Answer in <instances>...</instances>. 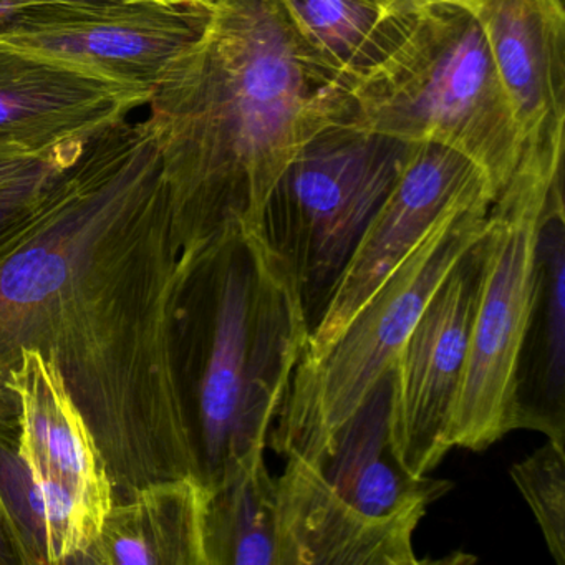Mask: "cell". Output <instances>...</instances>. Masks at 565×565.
<instances>
[{
	"label": "cell",
	"mask_w": 565,
	"mask_h": 565,
	"mask_svg": "<svg viewBox=\"0 0 565 565\" xmlns=\"http://www.w3.org/2000/svg\"><path fill=\"white\" fill-rule=\"evenodd\" d=\"M184 280L148 120L85 141L0 243V415H18L6 382L19 353L39 350L84 413L115 501L200 479L181 369Z\"/></svg>",
	"instance_id": "cell-1"
},
{
	"label": "cell",
	"mask_w": 565,
	"mask_h": 565,
	"mask_svg": "<svg viewBox=\"0 0 565 565\" xmlns=\"http://www.w3.org/2000/svg\"><path fill=\"white\" fill-rule=\"evenodd\" d=\"M322 88L279 0H211L147 105L184 253L263 230L277 181L330 125Z\"/></svg>",
	"instance_id": "cell-2"
},
{
	"label": "cell",
	"mask_w": 565,
	"mask_h": 565,
	"mask_svg": "<svg viewBox=\"0 0 565 565\" xmlns=\"http://www.w3.org/2000/svg\"><path fill=\"white\" fill-rule=\"evenodd\" d=\"M181 369L200 479L266 451L310 335L299 284L263 230L186 250Z\"/></svg>",
	"instance_id": "cell-3"
},
{
	"label": "cell",
	"mask_w": 565,
	"mask_h": 565,
	"mask_svg": "<svg viewBox=\"0 0 565 565\" xmlns=\"http://www.w3.org/2000/svg\"><path fill=\"white\" fill-rule=\"evenodd\" d=\"M330 125H347L406 145H438L462 154L492 191L521 160V131L478 22L441 6L416 15L375 67L342 88H322Z\"/></svg>",
	"instance_id": "cell-4"
},
{
	"label": "cell",
	"mask_w": 565,
	"mask_h": 565,
	"mask_svg": "<svg viewBox=\"0 0 565 565\" xmlns=\"http://www.w3.org/2000/svg\"><path fill=\"white\" fill-rule=\"evenodd\" d=\"M564 147L565 125L525 140L489 207L481 290L449 425L452 448L484 451L514 431L515 370L534 292L539 226L552 188L564 180Z\"/></svg>",
	"instance_id": "cell-5"
},
{
	"label": "cell",
	"mask_w": 565,
	"mask_h": 565,
	"mask_svg": "<svg viewBox=\"0 0 565 565\" xmlns=\"http://www.w3.org/2000/svg\"><path fill=\"white\" fill-rule=\"evenodd\" d=\"M492 201L481 198L443 217L319 360H299L274 429L280 455L312 461L393 369L441 280L484 233Z\"/></svg>",
	"instance_id": "cell-6"
},
{
	"label": "cell",
	"mask_w": 565,
	"mask_h": 565,
	"mask_svg": "<svg viewBox=\"0 0 565 565\" xmlns=\"http://www.w3.org/2000/svg\"><path fill=\"white\" fill-rule=\"evenodd\" d=\"M406 151L408 145L395 138L329 125L302 145L274 186L264 236L296 276L310 332Z\"/></svg>",
	"instance_id": "cell-7"
},
{
	"label": "cell",
	"mask_w": 565,
	"mask_h": 565,
	"mask_svg": "<svg viewBox=\"0 0 565 565\" xmlns=\"http://www.w3.org/2000/svg\"><path fill=\"white\" fill-rule=\"evenodd\" d=\"M482 270L481 236L441 280L393 363V449L399 465L415 478L431 472L452 448L449 425L465 372Z\"/></svg>",
	"instance_id": "cell-8"
},
{
	"label": "cell",
	"mask_w": 565,
	"mask_h": 565,
	"mask_svg": "<svg viewBox=\"0 0 565 565\" xmlns=\"http://www.w3.org/2000/svg\"><path fill=\"white\" fill-rule=\"evenodd\" d=\"M481 198L495 194L468 158L438 145H408L395 184L356 243L300 359L319 360L433 227Z\"/></svg>",
	"instance_id": "cell-9"
},
{
	"label": "cell",
	"mask_w": 565,
	"mask_h": 565,
	"mask_svg": "<svg viewBox=\"0 0 565 565\" xmlns=\"http://www.w3.org/2000/svg\"><path fill=\"white\" fill-rule=\"evenodd\" d=\"M206 18L207 6L105 0L32 12L0 29V41L107 81L154 88Z\"/></svg>",
	"instance_id": "cell-10"
},
{
	"label": "cell",
	"mask_w": 565,
	"mask_h": 565,
	"mask_svg": "<svg viewBox=\"0 0 565 565\" xmlns=\"http://www.w3.org/2000/svg\"><path fill=\"white\" fill-rule=\"evenodd\" d=\"M151 94L0 41V143L72 150L130 120Z\"/></svg>",
	"instance_id": "cell-11"
},
{
	"label": "cell",
	"mask_w": 565,
	"mask_h": 565,
	"mask_svg": "<svg viewBox=\"0 0 565 565\" xmlns=\"http://www.w3.org/2000/svg\"><path fill=\"white\" fill-rule=\"evenodd\" d=\"M277 479V565H415L425 514L370 518L340 498L313 462L287 455Z\"/></svg>",
	"instance_id": "cell-12"
},
{
	"label": "cell",
	"mask_w": 565,
	"mask_h": 565,
	"mask_svg": "<svg viewBox=\"0 0 565 565\" xmlns=\"http://www.w3.org/2000/svg\"><path fill=\"white\" fill-rule=\"evenodd\" d=\"M6 388L18 405L19 455L32 471L68 489L104 524L115 502L114 486L61 370L39 350H21Z\"/></svg>",
	"instance_id": "cell-13"
},
{
	"label": "cell",
	"mask_w": 565,
	"mask_h": 565,
	"mask_svg": "<svg viewBox=\"0 0 565 565\" xmlns=\"http://www.w3.org/2000/svg\"><path fill=\"white\" fill-rule=\"evenodd\" d=\"M522 141L565 125L564 0H471Z\"/></svg>",
	"instance_id": "cell-14"
},
{
	"label": "cell",
	"mask_w": 565,
	"mask_h": 565,
	"mask_svg": "<svg viewBox=\"0 0 565 565\" xmlns=\"http://www.w3.org/2000/svg\"><path fill=\"white\" fill-rule=\"evenodd\" d=\"M392 396L393 369L380 376L310 461L340 498L370 518L426 514L452 488V482L428 475L415 478L399 465L390 425Z\"/></svg>",
	"instance_id": "cell-15"
},
{
	"label": "cell",
	"mask_w": 565,
	"mask_h": 565,
	"mask_svg": "<svg viewBox=\"0 0 565 565\" xmlns=\"http://www.w3.org/2000/svg\"><path fill=\"white\" fill-rule=\"evenodd\" d=\"M514 429L565 445L564 180L552 188L539 226L534 292L515 370Z\"/></svg>",
	"instance_id": "cell-16"
},
{
	"label": "cell",
	"mask_w": 565,
	"mask_h": 565,
	"mask_svg": "<svg viewBox=\"0 0 565 565\" xmlns=\"http://www.w3.org/2000/svg\"><path fill=\"white\" fill-rule=\"evenodd\" d=\"M206 505L196 476L150 482L114 502L77 565H207Z\"/></svg>",
	"instance_id": "cell-17"
},
{
	"label": "cell",
	"mask_w": 565,
	"mask_h": 565,
	"mask_svg": "<svg viewBox=\"0 0 565 565\" xmlns=\"http://www.w3.org/2000/svg\"><path fill=\"white\" fill-rule=\"evenodd\" d=\"M294 38L323 87L365 75L402 41L416 15L386 0H279Z\"/></svg>",
	"instance_id": "cell-18"
},
{
	"label": "cell",
	"mask_w": 565,
	"mask_h": 565,
	"mask_svg": "<svg viewBox=\"0 0 565 565\" xmlns=\"http://www.w3.org/2000/svg\"><path fill=\"white\" fill-rule=\"evenodd\" d=\"M0 495L31 565H77L102 524L64 486L38 475L18 451V418H0Z\"/></svg>",
	"instance_id": "cell-19"
},
{
	"label": "cell",
	"mask_w": 565,
	"mask_h": 565,
	"mask_svg": "<svg viewBox=\"0 0 565 565\" xmlns=\"http://www.w3.org/2000/svg\"><path fill=\"white\" fill-rule=\"evenodd\" d=\"M264 452L207 486V565H277V479Z\"/></svg>",
	"instance_id": "cell-20"
},
{
	"label": "cell",
	"mask_w": 565,
	"mask_h": 565,
	"mask_svg": "<svg viewBox=\"0 0 565 565\" xmlns=\"http://www.w3.org/2000/svg\"><path fill=\"white\" fill-rule=\"evenodd\" d=\"M511 478L531 508L552 557L565 565V445L547 439L512 466Z\"/></svg>",
	"instance_id": "cell-21"
},
{
	"label": "cell",
	"mask_w": 565,
	"mask_h": 565,
	"mask_svg": "<svg viewBox=\"0 0 565 565\" xmlns=\"http://www.w3.org/2000/svg\"><path fill=\"white\" fill-rule=\"evenodd\" d=\"M81 147L65 151H38L19 145L0 143V207L31 203Z\"/></svg>",
	"instance_id": "cell-22"
},
{
	"label": "cell",
	"mask_w": 565,
	"mask_h": 565,
	"mask_svg": "<svg viewBox=\"0 0 565 565\" xmlns=\"http://www.w3.org/2000/svg\"><path fill=\"white\" fill-rule=\"evenodd\" d=\"M0 565H31L28 548L0 495Z\"/></svg>",
	"instance_id": "cell-23"
},
{
	"label": "cell",
	"mask_w": 565,
	"mask_h": 565,
	"mask_svg": "<svg viewBox=\"0 0 565 565\" xmlns=\"http://www.w3.org/2000/svg\"><path fill=\"white\" fill-rule=\"evenodd\" d=\"M105 0H0V29L32 12L42 9L57 8V6L94 4Z\"/></svg>",
	"instance_id": "cell-24"
},
{
	"label": "cell",
	"mask_w": 565,
	"mask_h": 565,
	"mask_svg": "<svg viewBox=\"0 0 565 565\" xmlns=\"http://www.w3.org/2000/svg\"><path fill=\"white\" fill-rule=\"evenodd\" d=\"M393 8L406 15H416L426 9L441 8V6H452V8H462L471 2V0H386Z\"/></svg>",
	"instance_id": "cell-25"
},
{
	"label": "cell",
	"mask_w": 565,
	"mask_h": 565,
	"mask_svg": "<svg viewBox=\"0 0 565 565\" xmlns=\"http://www.w3.org/2000/svg\"><path fill=\"white\" fill-rule=\"evenodd\" d=\"M28 206L29 203L24 206L0 207V243L14 231L21 217L24 216Z\"/></svg>",
	"instance_id": "cell-26"
},
{
	"label": "cell",
	"mask_w": 565,
	"mask_h": 565,
	"mask_svg": "<svg viewBox=\"0 0 565 565\" xmlns=\"http://www.w3.org/2000/svg\"><path fill=\"white\" fill-rule=\"evenodd\" d=\"M171 6H210L211 0H157Z\"/></svg>",
	"instance_id": "cell-27"
}]
</instances>
